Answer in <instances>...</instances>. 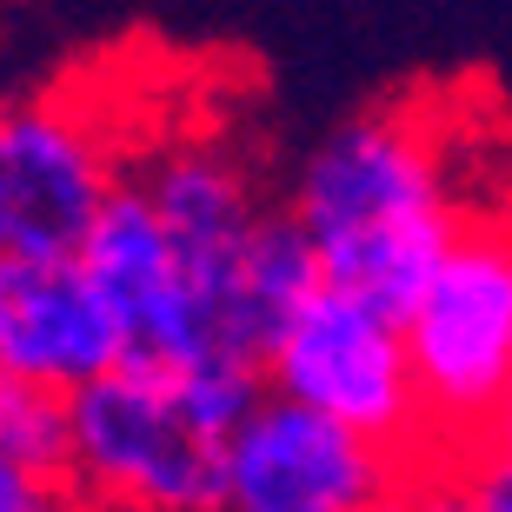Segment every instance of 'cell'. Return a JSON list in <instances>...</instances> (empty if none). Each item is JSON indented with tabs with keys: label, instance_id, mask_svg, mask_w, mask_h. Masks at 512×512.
I'll list each match as a JSON object with an SVG mask.
<instances>
[{
	"label": "cell",
	"instance_id": "cell-1",
	"mask_svg": "<svg viewBox=\"0 0 512 512\" xmlns=\"http://www.w3.org/2000/svg\"><path fill=\"white\" fill-rule=\"evenodd\" d=\"M286 207L300 213L326 280L393 306L399 320L466 220L433 127L399 107H366L340 120L300 160Z\"/></svg>",
	"mask_w": 512,
	"mask_h": 512
},
{
	"label": "cell",
	"instance_id": "cell-2",
	"mask_svg": "<svg viewBox=\"0 0 512 512\" xmlns=\"http://www.w3.org/2000/svg\"><path fill=\"white\" fill-rule=\"evenodd\" d=\"M260 393L266 373L247 360H120L114 373L67 393V486L87 499V512H220L233 426L253 413Z\"/></svg>",
	"mask_w": 512,
	"mask_h": 512
},
{
	"label": "cell",
	"instance_id": "cell-3",
	"mask_svg": "<svg viewBox=\"0 0 512 512\" xmlns=\"http://www.w3.org/2000/svg\"><path fill=\"white\" fill-rule=\"evenodd\" d=\"M426 439L433 459H466L493 446L512 406V227L459 220L433 280L406 306Z\"/></svg>",
	"mask_w": 512,
	"mask_h": 512
},
{
	"label": "cell",
	"instance_id": "cell-4",
	"mask_svg": "<svg viewBox=\"0 0 512 512\" xmlns=\"http://www.w3.org/2000/svg\"><path fill=\"white\" fill-rule=\"evenodd\" d=\"M266 386L333 413L340 426L366 433L399 459H433L406 320L353 286L326 280L286 320V333L266 353Z\"/></svg>",
	"mask_w": 512,
	"mask_h": 512
},
{
	"label": "cell",
	"instance_id": "cell-5",
	"mask_svg": "<svg viewBox=\"0 0 512 512\" xmlns=\"http://www.w3.org/2000/svg\"><path fill=\"white\" fill-rule=\"evenodd\" d=\"M419 459H399L333 413L266 386L233 426L220 512H393Z\"/></svg>",
	"mask_w": 512,
	"mask_h": 512
},
{
	"label": "cell",
	"instance_id": "cell-6",
	"mask_svg": "<svg viewBox=\"0 0 512 512\" xmlns=\"http://www.w3.org/2000/svg\"><path fill=\"white\" fill-rule=\"evenodd\" d=\"M80 260H87V273L100 280V293L114 300L120 326H127V360H153V366L233 360L213 340L200 286H193V266L140 180H120L107 193L94 233L80 240Z\"/></svg>",
	"mask_w": 512,
	"mask_h": 512
},
{
	"label": "cell",
	"instance_id": "cell-7",
	"mask_svg": "<svg viewBox=\"0 0 512 512\" xmlns=\"http://www.w3.org/2000/svg\"><path fill=\"white\" fill-rule=\"evenodd\" d=\"M114 187V153L80 114L0 100V253H80Z\"/></svg>",
	"mask_w": 512,
	"mask_h": 512
},
{
	"label": "cell",
	"instance_id": "cell-8",
	"mask_svg": "<svg viewBox=\"0 0 512 512\" xmlns=\"http://www.w3.org/2000/svg\"><path fill=\"white\" fill-rule=\"evenodd\" d=\"M127 360V326L80 253H0V373L54 393Z\"/></svg>",
	"mask_w": 512,
	"mask_h": 512
},
{
	"label": "cell",
	"instance_id": "cell-9",
	"mask_svg": "<svg viewBox=\"0 0 512 512\" xmlns=\"http://www.w3.org/2000/svg\"><path fill=\"white\" fill-rule=\"evenodd\" d=\"M140 187L153 193L167 233L180 240V253H187L200 306H207V326H213V306L227 293L233 266H240V253H247L253 227H260V213H266V200L253 193L247 167H240L220 140H173V147H160L147 160V173H140ZM213 340H220V333H213ZM220 353H227V346H220Z\"/></svg>",
	"mask_w": 512,
	"mask_h": 512
},
{
	"label": "cell",
	"instance_id": "cell-10",
	"mask_svg": "<svg viewBox=\"0 0 512 512\" xmlns=\"http://www.w3.org/2000/svg\"><path fill=\"white\" fill-rule=\"evenodd\" d=\"M0 459L47 479H67V466H74V406H67V393L0 373Z\"/></svg>",
	"mask_w": 512,
	"mask_h": 512
},
{
	"label": "cell",
	"instance_id": "cell-11",
	"mask_svg": "<svg viewBox=\"0 0 512 512\" xmlns=\"http://www.w3.org/2000/svg\"><path fill=\"white\" fill-rule=\"evenodd\" d=\"M459 473H466V493H473L479 512H512V453L479 446V453L459 459Z\"/></svg>",
	"mask_w": 512,
	"mask_h": 512
},
{
	"label": "cell",
	"instance_id": "cell-12",
	"mask_svg": "<svg viewBox=\"0 0 512 512\" xmlns=\"http://www.w3.org/2000/svg\"><path fill=\"white\" fill-rule=\"evenodd\" d=\"M74 493L67 479H47V473H27L14 459H0V512H47Z\"/></svg>",
	"mask_w": 512,
	"mask_h": 512
},
{
	"label": "cell",
	"instance_id": "cell-13",
	"mask_svg": "<svg viewBox=\"0 0 512 512\" xmlns=\"http://www.w3.org/2000/svg\"><path fill=\"white\" fill-rule=\"evenodd\" d=\"M493 446H499V453H512V406H506V419H499V433H493Z\"/></svg>",
	"mask_w": 512,
	"mask_h": 512
},
{
	"label": "cell",
	"instance_id": "cell-14",
	"mask_svg": "<svg viewBox=\"0 0 512 512\" xmlns=\"http://www.w3.org/2000/svg\"><path fill=\"white\" fill-rule=\"evenodd\" d=\"M47 512H87V499H80V493H67L60 506H47Z\"/></svg>",
	"mask_w": 512,
	"mask_h": 512
}]
</instances>
